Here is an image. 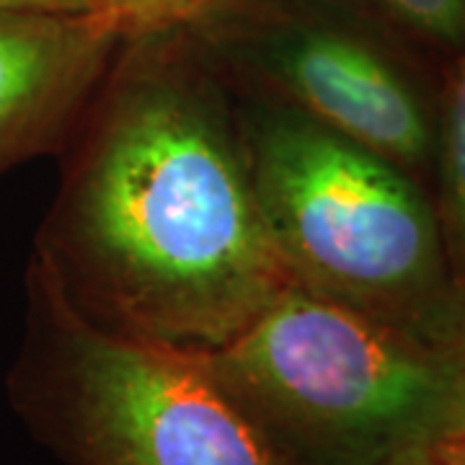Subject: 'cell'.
I'll list each match as a JSON object with an SVG mask.
<instances>
[{"label":"cell","instance_id":"1","mask_svg":"<svg viewBox=\"0 0 465 465\" xmlns=\"http://www.w3.org/2000/svg\"><path fill=\"white\" fill-rule=\"evenodd\" d=\"M60 153L32 269L94 326L207 354L292 287L241 96L189 29L124 39Z\"/></svg>","mask_w":465,"mask_h":465},{"label":"cell","instance_id":"2","mask_svg":"<svg viewBox=\"0 0 465 465\" xmlns=\"http://www.w3.org/2000/svg\"><path fill=\"white\" fill-rule=\"evenodd\" d=\"M202 360L287 465H388L465 434L445 344L298 284Z\"/></svg>","mask_w":465,"mask_h":465},{"label":"cell","instance_id":"3","mask_svg":"<svg viewBox=\"0 0 465 465\" xmlns=\"http://www.w3.org/2000/svg\"><path fill=\"white\" fill-rule=\"evenodd\" d=\"M238 96L256 197L292 284L445 344L460 290L424 182L282 104Z\"/></svg>","mask_w":465,"mask_h":465},{"label":"cell","instance_id":"4","mask_svg":"<svg viewBox=\"0 0 465 465\" xmlns=\"http://www.w3.org/2000/svg\"><path fill=\"white\" fill-rule=\"evenodd\" d=\"M8 393L65 465H287L202 354L94 326L29 266Z\"/></svg>","mask_w":465,"mask_h":465},{"label":"cell","instance_id":"5","mask_svg":"<svg viewBox=\"0 0 465 465\" xmlns=\"http://www.w3.org/2000/svg\"><path fill=\"white\" fill-rule=\"evenodd\" d=\"M231 84L381 153L419 182L437 114L385 29L344 0H225L189 26Z\"/></svg>","mask_w":465,"mask_h":465},{"label":"cell","instance_id":"6","mask_svg":"<svg viewBox=\"0 0 465 465\" xmlns=\"http://www.w3.org/2000/svg\"><path fill=\"white\" fill-rule=\"evenodd\" d=\"M124 39L94 11L0 5V176L65 148Z\"/></svg>","mask_w":465,"mask_h":465},{"label":"cell","instance_id":"7","mask_svg":"<svg viewBox=\"0 0 465 465\" xmlns=\"http://www.w3.org/2000/svg\"><path fill=\"white\" fill-rule=\"evenodd\" d=\"M434 204L448 246L452 277L465 295V45L452 60L437 114Z\"/></svg>","mask_w":465,"mask_h":465},{"label":"cell","instance_id":"8","mask_svg":"<svg viewBox=\"0 0 465 465\" xmlns=\"http://www.w3.org/2000/svg\"><path fill=\"white\" fill-rule=\"evenodd\" d=\"M385 32L424 50L458 57L465 45V0H344Z\"/></svg>","mask_w":465,"mask_h":465},{"label":"cell","instance_id":"9","mask_svg":"<svg viewBox=\"0 0 465 465\" xmlns=\"http://www.w3.org/2000/svg\"><path fill=\"white\" fill-rule=\"evenodd\" d=\"M94 11L130 36L189 29L225 0H91Z\"/></svg>","mask_w":465,"mask_h":465},{"label":"cell","instance_id":"10","mask_svg":"<svg viewBox=\"0 0 465 465\" xmlns=\"http://www.w3.org/2000/svg\"><path fill=\"white\" fill-rule=\"evenodd\" d=\"M0 5H16V8H45V11H70L85 14L94 11L91 0H0ZM96 14V11H94Z\"/></svg>","mask_w":465,"mask_h":465},{"label":"cell","instance_id":"11","mask_svg":"<svg viewBox=\"0 0 465 465\" xmlns=\"http://www.w3.org/2000/svg\"><path fill=\"white\" fill-rule=\"evenodd\" d=\"M445 347L452 351V357L458 360V365H460L465 375V295H460V302H458V311H455V318H452Z\"/></svg>","mask_w":465,"mask_h":465},{"label":"cell","instance_id":"12","mask_svg":"<svg viewBox=\"0 0 465 465\" xmlns=\"http://www.w3.org/2000/svg\"><path fill=\"white\" fill-rule=\"evenodd\" d=\"M434 452H437V458H440L442 465H465V434L450 440L445 445H440Z\"/></svg>","mask_w":465,"mask_h":465},{"label":"cell","instance_id":"13","mask_svg":"<svg viewBox=\"0 0 465 465\" xmlns=\"http://www.w3.org/2000/svg\"><path fill=\"white\" fill-rule=\"evenodd\" d=\"M388 465H442L440 463V458H437V452L434 450H421V452H409V455H403L399 460H393V463Z\"/></svg>","mask_w":465,"mask_h":465}]
</instances>
